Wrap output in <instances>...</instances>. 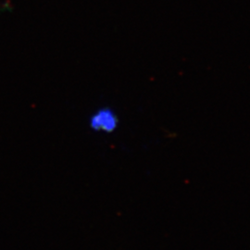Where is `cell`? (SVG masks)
<instances>
[{
	"label": "cell",
	"mask_w": 250,
	"mask_h": 250,
	"mask_svg": "<svg viewBox=\"0 0 250 250\" xmlns=\"http://www.w3.org/2000/svg\"><path fill=\"white\" fill-rule=\"evenodd\" d=\"M118 126L117 115L109 108H103L96 112L91 119V127L100 132H113Z\"/></svg>",
	"instance_id": "1"
}]
</instances>
